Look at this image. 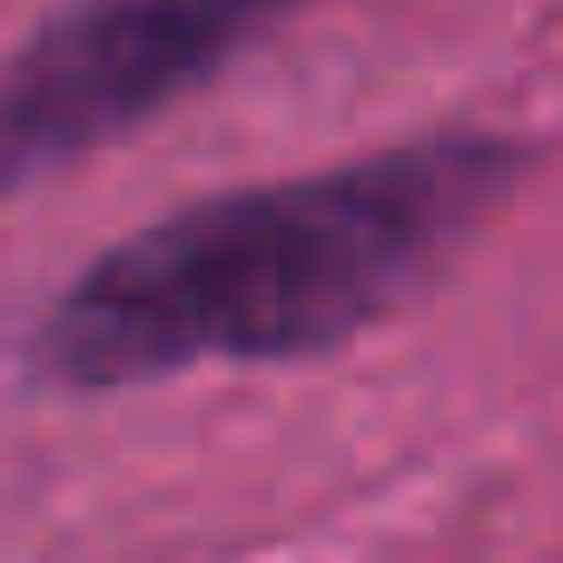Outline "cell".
I'll list each match as a JSON object with an SVG mask.
<instances>
[{"label": "cell", "mask_w": 563, "mask_h": 563, "mask_svg": "<svg viewBox=\"0 0 563 563\" xmlns=\"http://www.w3.org/2000/svg\"><path fill=\"white\" fill-rule=\"evenodd\" d=\"M307 0H59L0 49V198L119 148Z\"/></svg>", "instance_id": "7a4b0ae2"}, {"label": "cell", "mask_w": 563, "mask_h": 563, "mask_svg": "<svg viewBox=\"0 0 563 563\" xmlns=\"http://www.w3.org/2000/svg\"><path fill=\"white\" fill-rule=\"evenodd\" d=\"M525 148L485 129H435L336 168L188 198L109 238L30 327L49 386L109 396L188 366H297L386 327L465 228L515 188Z\"/></svg>", "instance_id": "6da1fadb"}]
</instances>
